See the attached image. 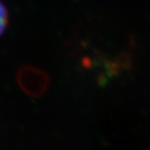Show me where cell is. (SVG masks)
I'll return each instance as SVG.
<instances>
[{"mask_svg": "<svg viewBox=\"0 0 150 150\" xmlns=\"http://www.w3.org/2000/svg\"><path fill=\"white\" fill-rule=\"evenodd\" d=\"M17 83L29 97L38 98L46 93L50 78L45 71L31 65H23L18 70Z\"/></svg>", "mask_w": 150, "mask_h": 150, "instance_id": "obj_1", "label": "cell"}, {"mask_svg": "<svg viewBox=\"0 0 150 150\" xmlns=\"http://www.w3.org/2000/svg\"><path fill=\"white\" fill-rule=\"evenodd\" d=\"M8 12L4 5L0 2V35L5 31L8 25Z\"/></svg>", "mask_w": 150, "mask_h": 150, "instance_id": "obj_2", "label": "cell"}]
</instances>
